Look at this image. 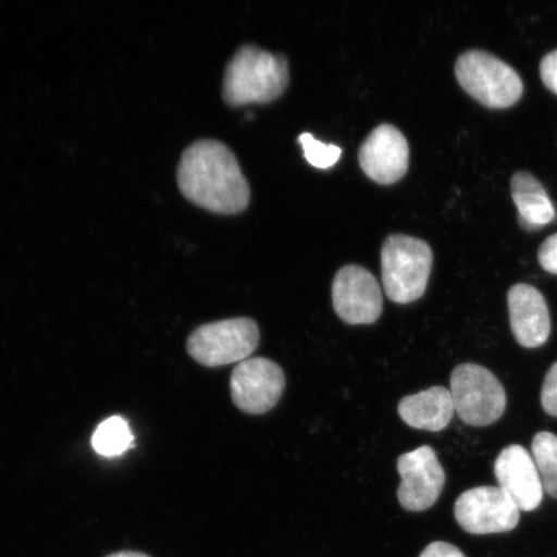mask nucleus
Wrapping results in <instances>:
<instances>
[{
    "label": "nucleus",
    "instance_id": "obj_1",
    "mask_svg": "<svg viewBox=\"0 0 557 557\" xmlns=\"http://www.w3.org/2000/svg\"><path fill=\"white\" fill-rule=\"evenodd\" d=\"M177 183L187 200L209 212L236 214L249 205L250 189L238 159L215 139H200L184 151Z\"/></svg>",
    "mask_w": 557,
    "mask_h": 557
},
{
    "label": "nucleus",
    "instance_id": "obj_2",
    "mask_svg": "<svg viewBox=\"0 0 557 557\" xmlns=\"http://www.w3.org/2000/svg\"><path fill=\"white\" fill-rule=\"evenodd\" d=\"M288 85V61L283 54L247 45L228 61L222 97L233 108L268 103L278 99Z\"/></svg>",
    "mask_w": 557,
    "mask_h": 557
},
{
    "label": "nucleus",
    "instance_id": "obj_3",
    "mask_svg": "<svg viewBox=\"0 0 557 557\" xmlns=\"http://www.w3.org/2000/svg\"><path fill=\"white\" fill-rule=\"evenodd\" d=\"M433 261L426 242L389 235L381 249L382 284L388 299L400 305L420 299L426 292Z\"/></svg>",
    "mask_w": 557,
    "mask_h": 557
},
{
    "label": "nucleus",
    "instance_id": "obj_4",
    "mask_svg": "<svg viewBox=\"0 0 557 557\" xmlns=\"http://www.w3.org/2000/svg\"><path fill=\"white\" fill-rule=\"evenodd\" d=\"M456 78L472 99L491 109L511 108L524 92L517 70L483 51L459 55Z\"/></svg>",
    "mask_w": 557,
    "mask_h": 557
},
{
    "label": "nucleus",
    "instance_id": "obj_5",
    "mask_svg": "<svg viewBox=\"0 0 557 557\" xmlns=\"http://www.w3.org/2000/svg\"><path fill=\"white\" fill-rule=\"evenodd\" d=\"M259 345V324L250 318H234L198 326L187 338L186 348L197 363L218 368L242 363Z\"/></svg>",
    "mask_w": 557,
    "mask_h": 557
},
{
    "label": "nucleus",
    "instance_id": "obj_6",
    "mask_svg": "<svg viewBox=\"0 0 557 557\" xmlns=\"http://www.w3.org/2000/svg\"><path fill=\"white\" fill-rule=\"evenodd\" d=\"M450 394L456 413L470 426H490L506 410L507 396L503 383L482 366H458L451 373Z\"/></svg>",
    "mask_w": 557,
    "mask_h": 557
},
{
    "label": "nucleus",
    "instance_id": "obj_7",
    "mask_svg": "<svg viewBox=\"0 0 557 557\" xmlns=\"http://www.w3.org/2000/svg\"><path fill=\"white\" fill-rule=\"evenodd\" d=\"M455 517L465 532L498 534L518 527L520 510L499 486H478L458 497Z\"/></svg>",
    "mask_w": 557,
    "mask_h": 557
},
{
    "label": "nucleus",
    "instance_id": "obj_8",
    "mask_svg": "<svg viewBox=\"0 0 557 557\" xmlns=\"http://www.w3.org/2000/svg\"><path fill=\"white\" fill-rule=\"evenodd\" d=\"M285 388L283 369L267 358H252L235 367L230 392L235 407L248 414H263L277 406Z\"/></svg>",
    "mask_w": 557,
    "mask_h": 557
},
{
    "label": "nucleus",
    "instance_id": "obj_9",
    "mask_svg": "<svg viewBox=\"0 0 557 557\" xmlns=\"http://www.w3.org/2000/svg\"><path fill=\"white\" fill-rule=\"evenodd\" d=\"M334 311L350 325L373 324L382 315L383 298L377 278L359 264L337 271L332 284Z\"/></svg>",
    "mask_w": 557,
    "mask_h": 557
},
{
    "label": "nucleus",
    "instance_id": "obj_10",
    "mask_svg": "<svg viewBox=\"0 0 557 557\" xmlns=\"http://www.w3.org/2000/svg\"><path fill=\"white\" fill-rule=\"evenodd\" d=\"M398 499L404 510L422 512L436 504L444 490L445 471L433 448L423 445L404 453L398 459Z\"/></svg>",
    "mask_w": 557,
    "mask_h": 557
},
{
    "label": "nucleus",
    "instance_id": "obj_11",
    "mask_svg": "<svg viewBox=\"0 0 557 557\" xmlns=\"http://www.w3.org/2000/svg\"><path fill=\"white\" fill-rule=\"evenodd\" d=\"M361 170L380 185L398 183L409 166L407 138L392 124H381L372 131L359 149Z\"/></svg>",
    "mask_w": 557,
    "mask_h": 557
},
{
    "label": "nucleus",
    "instance_id": "obj_12",
    "mask_svg": "<svg viewBox=\"0 0 557 557\" xmlns=\"http://www.w3.org/2000/svg\"><path fill=\"white\" fill-rule=\"evenodd\" d=\"M494 473L500 490L520 511L537 510L545 491L531 453L519 444L508 445L499 453L494 463Z\"/></svg>",
    "mask_w": 557,
    "mask_h": 557
},
{
    "label": "nucleus",
    "instance_id": "obj_13",
    "mask_svg": "<svg viewBox=\"0 0 557 557\" xmlns=\"http://www.w3.org/2000/svg\"><path fill=\"white\" fill-rule=\"evenodd\" d=\"M508 315L515 339L525 348L545 345L552 333L548 306L539 289L517 284L508 290Z\"/></svg>",
    "mask_w": 557,
    "mask_h": 557
},
{
    "label": "nucleus",
    "instance_id": "obj_14",
    "mask_svg": "<svg viewBox=\"0 0 557 557\" xmlns=\"http://www.w3.org/2000/svg\"><path fill=\"white\" fill-rule=\"evenodd\" d=\"M398 412L408 426L438 433L448 428L456 409L450 389L435 386L403 398Z\"/></svg>",
    "mask_w": 557,
    "mask_h": 557
},
{
    "label": "nucleus",
    "instance_id": "obj_15",
    "mask_svg": "<svg viewBox=\"0 0 557 557\" xmlns=\"http://www.w3.org/2000/svg\"><path fill=\"white\" fill-rule=\"evenodd\" d=\"M511 191L512 199L518 208L520 225L529 232L545 227L555 220L554 205L533 174L528 172L515 173L511 181Z\"/></svg>",
    "mask_w": 557,
    "mask_h": 557
},
{
    "label": "nucleus",
    "instance_id": "obj_16",
    "mask_svg": "<svg viewBox=\"0 0 557 557\" xmlns=\"http://www.w3.org/2000/svg\"><path fill=\"white\" fill-rule=\"evenodd\" d=\"M134 438L128 422L121 416H114L96 429L92 447L100 456L117 457L132 447Z\"/></svg>",
    "mask_w": 557,
    "mask_h": 557
},
{
    "label": "nucleus",
    "instance_id": "obj_17",
    "mask_svg": "<svg viewBox=\"0 0 557 557\" xmlns=\"http://www.w3.org/2000/svg\"><path fill=\"white\" fill-rule=\"evenodd\" d=\"M532 457L537 466L543 491L557 499V436L548 431L535 435Z\"/></svg>",
    "mask_w": 557,
    "mask_h": 557
},
{
    "label": "nucleus",
    "instance_id": "obj_18",
    "mask_svg": "<svg viewBox=\"0 0 557 557\" xmlns=\"http://www.w3.org/2000/svg\"><path fill=\"white\" fill-rule=\"evenodd\" d=\"M298 141L302 145L306 160L319 170L332 169L338 162L341 154H343V149L339 146L318 141L308 132L299 136Z\"/></svg>",
    "mask_w": 557,
    "mask_h": 557
},
{
    "label": "nucleus",
    "instance_id": "obj_19",
    "mask_svg": "<svg viewBox=\"0 0 557 557\" xmlns=\"http://www.w3.org/2000/svg\"><path fill=\"white\" fill-rule=\"evenodd\" d=\"M541 404L547 414L557 417V361L548 369L543 381Z\"/></svg>",
    "mask_w": 557,
    "mask_h": 557
},
{
    "label": "nucleus",
    "instance_id": "obj_20",
    "mask_svg": "<svg viewBox=\"0 0 557 557\" xmlns=\"http://www.w3.org/2000/svg\"><path fill=\"white\" fill-rule=\"evenodd\" d=\"M539 261L543 270L557 275V234L548 236L539 250Z\"/></svg>",
    "mask_w": 557,
    "mask_h": 557
},
{
    "label": "nucleus",
    "instance_id": "obj_21",
    "mask_svg": "<svg viewBox=\"0 0 557 557\" xmlns=\"http://www.w3.org/2000/svg\"><path fill=\"white\" fill-rule=\"evenodd\" d=\"M540 72L543 85L557 95V50L543 58Z\"/></svg>",
    "mask_w": 557,
    "mask_h": 557
},
{
    "label": "nucleus",
    "instance_id": "obj_22",
    "mask_svg": "<svg viewBox=\"0 0 557 557\" xmlns=\"http://www.w3.org/2000/svg\"><path fill=\"white\" fill-rule=\"evenodd\" d=\"M418 557H466L465 554L456 546L448 542H433L423 549Z\"/></svg>",
    "mask_w": 557,
    "mask_h": 557
},
{
    "label": "nucleus",
    "instance_id": "obj_23",
    "mask_svg": "<svg viewBox=\"0 0 557 557\" xmlns=\"http://www.w3.org/2000/svg\"><path fill=\"white\" fill-rule=\"evenodd\" d=\"M107 557H151V556L146 555L144 553H138V552H120V553H114V554L108 555Z\"/></svg>",
    "mask_w": 557,
    "mask_h": 557
}]
</instances>
